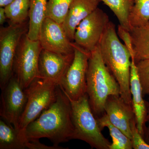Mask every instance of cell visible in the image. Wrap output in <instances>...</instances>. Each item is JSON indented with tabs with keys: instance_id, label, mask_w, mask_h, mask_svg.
I'll use <instances>...</instances> for the list:
<instances>
[{
	"instance_id": "obj_1",
	"label": "cell",
	"mask_w": 149,
	"mask_h": 149,
	"mask_svg": "<svg viewBox=\"0 0 149 149\" xmlns=\"http://www.w3.org/2000/svg\"><path fill=\"white\" fill-rule=\"evenodd\" d=\"M23 132L29 141L46 138L56 146L73 139L71 104L59 86L56 101L30 123Z\"/></svg>"
},
{
	"instance_id": "obj_2",
	"label": "cell",
	"mask_w": 149,
	"mask_h": 149,
	"mask_svg": "<svg viewBox=\"0 0 149 149\" xmlns=\"http://www.w3.org/2000/svg\"><path fill=\"white\" fill-rule=\"evenodd\" d=\"M99 47L104 63L119 84L120 97L133 105L130 91L131 54L119 40L115 24L112 22L108 24Z\"/></svg>"
},
{
	"instance_id": "obj_3",
	"label": "cell",
	"mask_w": 149,
	"mask_h": 149,
	"mask_svg": "<svg viewBox=\"0 0 149 149\" xmlns=\"http://www.w3.org/2000/svg\"><path fill=\"white\" fill-rule=\"evenodd\" d=\"M120 93L119 84L104 63L98 45L91 52L87 74L86 94L96 118L104 114L108 97Z\"/></svg>"
},
{
	"instance_id": "obj_4",
	"label": "cell",
	"mask_w": 149,
	"mask_h": 149,
	"mask_svg": "<svg viewBox=\"0 0 149 149\" xmlns=\"http://www.w3.org/2000/svg\"><path fill=\"white\" fill-rule=\"evenodd\" d=\"M69 99L74 128L73 139L84 141L92 148L109 149L111 143L102 133L97 118L91 109L87 94L76 100Z\"/></svg>"
},
{
	"instance_id": "obj_5",
	"label": "cell",
	"mask_w": 149,
	"mask_h": 149,
	"mask_svg": "<svg viewBox=\"0 0 149 149\" xmlns=\"http://www.w3.org/2000/svg\"><path fill=\"white\" fill-rule=\"evenodd\" d=\"M58 89L56 83L38 78L25 89L27 101L19 120L17 130L23 132L30 123L56 101Z\"/></svg>"
},
{
	"instance_id": "obj_6",
	"label": "cell",
	"mask_w": 149,
	"mask_h": 149,
	"mask_svg": "<svg viewBox=\"0 0 149 149\" xmlns=\"http://www.w3.org/2000/svg\"><path fill=\"white\" fill-rule=\"evenodd\" d=\"M42 50L39 40H30L27 33L22 36L15 54L13 74L24 90L40 78L38 64Z\"/></svg>"
},
{
	"instance_id": "obj_7",
	"label": "cell",
	"mask_w": 149,
	"mask_h": 149,
	"mask_svg": "<svg viewBox=\"0 0 149 149\" xmlns=\"http://www.w3.org/2000/svg\"><path fill=\"white\" fill-rule=\"evenodd\" d=\"M73 60L58 86L68 98L76 100L87 93V74L91 52L73 42Z\"/></svg>"
},
{
	"instance_id": "obj_8",
	"label": "cell",
	"mask_w": 149,
	"mask_h": 149,
	"mask_svg": "<svg viewBox=\"0 0 149 149\" xmlns=\"http://www.w3.org/2000/svg\"><path fill=\"white\" fill-rule=\"evenodd\" d=\"M26 22L0 29V88L5 87L13 74L15 58L22 36L28 31Z\"/></svg>"
},
{
	"instance_id": "obj_9",
	"label": "cell",
	"mask_w": 149,
	"mask_h": 149,
	"mask_svg": "<svg viewBox=\"0 0 149 149\" xmlns=\"http://www.w3.org/2000/svg\"><path fill=\"white\" fill-rule=\"evenodd\" d=\"M110 21L107 13L97 8L78 24L73 42L91 52L99 45Z\"/></svg>"
},
{
	"instance_id": "obj_10",
	"label": "cell",
	"mask_w": 149,
	"mask_h": 149,
	"mask_svg": "<svg viewBox=\"0 0 149 149\" xmlns=\"http://www.w3.org/2000/svg\"><path fill=\"white\" fill-rule=\"evenodd\" d=\"M27 101L25 90L14 74L1 90L0 115L17 130L19 120Z\"/></svg>"
},
{
	"instance_id": "obj_11",
	"label": "cell",
	"mask_w": 149,
	"mask_h": 149,
	"mask_svg": "<svg viewBox=\"0 0 149 149\" xmlns=\"http://www.w3.org/2000/svg\"><path fill=\"white\" fill-rule=\"evenodd\" d=\"M38 40L43 49L65 54L74 53L73 42L68 37L62 24L49 17L43 22Z\"/></svg>"
},
{
	"instance_id": "obj_12",
	"label": "cell",
	"mask_w": 149,
	"mask_h": 149,
	"mask_svg": "<svg viewBox=\"0 0 149 149\" xmlns=\"http://www.w3.org/2000/svg\"><path fill=\"white\" fill-rule=\"evenodd\" d=\"M74 53H57L42 49L39 58V77L59 85L74 58Z\"/></svg>"
},
{
	"instance_id": "obj_13",
	"label": "cell",
	"mask_w": 149,
	"mask_h": 149,
	"mask_svg": "<svg viewBox=\"0 0 149 149\" xmlns=\"http://www.w3.org/2000/svg\"><path fill=\"white\" fill-rule=\"evenodd\" d=\"M104 112L110 122L131 139V127L136 119L133 105L127 103L119 95H111L104 106Z\"/></svg>"
},
{
	"instance_id": "obj_14",
	"label": "cell",
	"mask_w": 149,
	"mask_h": 149,
	"mask_svg": "<svg viewBox=\"0 0 149 149\" xmlns=\"http://www.w3.org/2000/svg\"><path fill=\"white\" fill-rule=\"evenodd\" d=\"M130 91L132 98V104L137 128L141 135L143 137L146 129L148 116V102L144 100L142 86L136 63L134 58H131L130 74Z\"/></svg>"
},
{
	"instance_id": "obj_15",
	"label": "cell",
	"mask_w": 149,
	"mask_h": 149,
	"mask_svg": "<svg viewBox=\"0 0 149 149\" xmlns=\"http://www.w3.org/2000/svg\"><path fill=\"white\" fill-rule=\"evenodd\" d=\"M100 2V0H74L62 24L67 35L72 42L74 41V33L78 24L98 8Z\"/></svg>"
},
{
	"instance_id": "obj_16",
	"label": "cell",
	"mask_w": 149,
	"mask_h": 149,
	"mask_svg": "<svg viewBox=\"0 0 149 149\" xmlns=\"http://www.w3.org/2000/svg\"><path fill=\"white\" fill-rule=\"evenodd\" d=\"M31 142L23 132L17 130L12 125L0 120V149H30Z\"/></svg>"
},
{
	"instance_id": "obj_17",
	"label": "cell",
	"mask_w": 149,
	"mask_h": 149,
	"mask_svg": "<svg viewBox=\"0 0 149 149\" xmlns=\"http://www.w3.org/2000/svg\"><path fill=\"white\" fill-rule=\"evenodd\" d=\"M48 0H30L27 37L30 40H37L41 26L47 17Z\"/></svg>"
},
{
	"instance_id": "obj_18",
	"label": "cell",
	"mask_w": 149,
	"mask_h": 149,
	"mask_svg": "<svg viewBox=\"0 0 149 149\" xmlns=\"http://www.w3.org/2000/svg\"><path fill=\"white\" fill-rule=\"evenodd\" d=\"M130 32L136 63L149 59V22L143 26L131 28Z\"/></svg>"
},
{
	"instance_id": "obj_19",
	"label": "cell",
	"mask_w": 149,
	"mask_h": 149,
	"mask_svg": "<svg viewBox=\"0 0 149 149\" xmlns=\"http://www.w3.org/2000/svg\"><path fill=\"white\" fill-rule=\"evenodd\" d=\"M97 119L102 130L107 127L109 130L110 135L112 140L109 149H133L131 139L120 129L113 125L109 120L105 113L97 118Z\"/></svg>"
},
{
	"instance_id": "obj_20",
	"label": "cell",
	"mask_w": 149,
	"mask_h": 149,
	"mask_svg": "<svg viewBox=\"0 0 149 149\" xmlns=\"http://www.w3.org/2000/svg\"><path fill=\"white\" fill-rule=\"evenodd\" d=\"M30 0H14L5 10L9 23L11 25L21 24L29 17Z\"/></svg>"
},
{
	"instance_id": "obj_21",
	"label": "cell",
	"mask_w": 149,
	"mask_h": 149,
	"mask_svg": "<svg viewBox=\"0 0 149 149\" xmlns=\"http://www.w3.org/2000/svg\"><path fill=\"white\" fill-rule=\"evenodd\" d=\"M107 6L117 17L120 25L130 31L129 14L134 5V0H100Z\"/></svg>"
},
{
	"instance_id": "obj_22",
	"label": "cell",
	"mask_w": 149,
	"mask_h": 149,
	"mask_svg": "<svg viewBox=\"0 0 149 149\" xmlns=\"http://www.w3.org/2000/svg\"><path fill=\"white\" fill-rule=\"evenodd\" d=\"M129 14L130 29L143 26L149 22V0H134Z\"/></svg>"
},
{
	"instance_id": "obj_23",
	"label": "cell",
	"mask_w": 149,
	"mask_h": 149,
	"mask_svg": "<svg viewBox=\"0 0 149 149\" xmlns=\"http://www.w3.org/2000/svg\"><path fill=\"white\" fill-rule=\"evenodd\" d=\"M74 0H48L47 17L62 24Z\"/></svg>"
},
{
	"instance_id": "obj_24",
	"label": "cell",
	"mask_w": 149,
	"mask_h": 149,
	"mask_svg": "<svg viewBox=\"0 0 149 149\" xmlns=\"http://www.w3.org/2000/svg\"><path fill=\"white\" fill-rule=\"evenodd\" d=\"M136 65L143 95L149 96V59L139 61Z\"/></svg>"
},
{
	"instance_id": "obj_25",
	"label": "cell",
	"mask_w": 149,
	"mask_h": 149,
	"mask_svg": "<svg viewBox=\"0 0 149 149\" xmlns=\"http://www.w3.org/2000/svg\"><path fill=\"white\" fill-rule=\"evenodd\" d=\"M131 134L133 149H149V145L145 141L137 128L136 119L133 120L131 125Z\"/></svg>"
},
{
	"instance_id": "obj_26",
	"label": "cell",
	"mask_w": 149,
	"mask_h": 149,
	"mask_svg": "<svg viewBox=\"0 0 149 149\" xmlns=\"http://www.w3.org/2000/svg\"><path fill=\"white\" fill-rule=\"evenodd\" d=\"M117 32L118 35L123 41L124 45L130 52L131 57H133L134 55V52L130 31L119 24L118 27Z\"/></svg>"
},
{
	"instance_id": "obj_27",
	"label": "cell",
	"mask_w": 149,
	"mask_h": 149,
	"mask_svg": "<svg viewBox=\"0 0 149 149\" xmlns=\"http://www.w3.org/2000/svg\"><path fill=\"white\" fill-rule=\"evenodd\" d=\"M147 123H148V125L146 127L145 131H144L143 138L147 143L149 145V100L148 103Z\"/></svg>"
},
{
	"instance_id": "obj_28",
	"label": "cell",
	"mask_w": 149,
	"mask_h": 149,
	"mask_svg": "<svg viewBox=\"0 0 149 149\" xmlns=\"http://www.w3.org/2000/svg\"><path fill=\"white\" fill-rule=\"evenodd\" d=\"M7 19L4 7H0V24L3 25Z\"/></svg>"
},
{
	"instance_id": "obj_29",
	"label": "cell",
	"mask_w": 149,
	"mask_h": 149,
	"mask_svg": "<svg viewBox=\"0 0 149 149\" xmlns=\"http://www.w3.org/2000/svg\"><path fill=\"white\" fill-rule=\"evenodd\" d=\"M14 0H0V7H5L12 2Z\"/></svg>"
}]
</instances>
